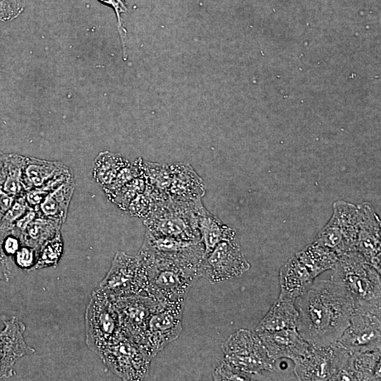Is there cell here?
<instances>
[{"label":"cell","instance_id":"4316f807","mask_svg":"<svg viewBox=\"0 0 381 381\" xmlns=\"http://www.w3.org/2000/svg\"><path fill=\"white\" fill-rule=\"evenodd\" d=\"M315 278L322 272L332 270L339 257L315 241L295 255Z\"/></svg>","mask_w":381,"mask_h":381},{"label":"cell","instance_id":"ffe728a7","mask_svg":"<svg viewBox=\"0 0 381 381\" xmlns=\"http://www.w3.org/2000/svg\"><path fill=\"white\" fill-rule=\"evenodd\" d=\"M380 349L350 353L331 380H380Z\"/></svg>","mask_w":381,"mask_h":381},{"label":"cell","instance_id":"d4e9b609","mask_svg":"<svg viewBox=\"0 0 381 381\" xmlns=\"http://www.w3.org/2000/svg\"><path fill=\"white\" fill-rule=\"evenodd\" d=\"M73 176L49 192L40 205L37 212L44 217L66 222L68 207L75 190Z\"/></svg>","mask_w":381,"mask_h":381},{"label":"cell","instance_id":"44dd1931","mask_svg":"<svg viewBox=\"0 0 381 381\" xmlns=\"http://www.w3.org/2000/svg\"><path fill=\"white\" fill-rule=\"evenodd\" d=\"M172 179L167 192L170 198L194 201L203 197L205 193L204 181L189 164H172Z\"/></svg>","mask_w":381,"mask_h":381},{"label":"cell","instance_id":"5b68a950","mask_svg":"<svg viewBox=\"0 0 381 381\" xmlns=\"http://www.w3.org/2000/svg\"><path fill=\"white\" fill-rule=\"evenodd\" d=\"M86 344L97 355L107 346L126 337L111 301L93 291L85 314Z\"/></svg>","mask_w":381,"mask_h":381},{"label":"cell","instance_id":"8992f818","mask_svg":"<svg viewBox=\"0 0 381 381\" xmlns=\"http://www.w3.org/2000/svg\"><path fill=\"white\" fill-rule=\"evenodd\" d=\"M137 256L141 260L179 264L196 271L199 276L204 247L200 240L183 241L157 236L146 229L143 243Z\"/></svg>","mask_w":381,"mask_h":381},{"label":"cell","instance_id":"f35d334b","mask_svg":"<svg viewBox=\"0 0 381 381\" xmlns=\"http://www.w3.org/2000/svg\"><path fill=\"white\" fill-rule=\"evenodd\" d=\"M5 158H6V155H4L0 151V183H1V178H2V180L4 179Z\"/></svg>","mask_w":381,"mask_h":381},{"label":"cell","instance_id":"7402d4cb","mask_svg":"<svg viewBox=\"0 0 381 381\" xmlns=\"http://www.w3.org/2000/svg\"><path fill=\"white\" fill-rule=\"evenodd\" d=\"M279 277L281 291L278 299L294 303L315 279L296 255L281 268Z\"/></svg>","mask_w":381,"mask_h":381},{"label":"cell","instance_id":"7a4b0ae2","mask_svg":"<svg viewBox=\"0 0 381 381\" xmlns=\"http://www.w3.org/2000/svg\"><path fill=\"white\" fill-rule=\"evenodd\" d=\"M331 279L351 301L353 313L381 312L380 273L357 250L339 257Z\"/></svg>","mask_w":381,"mask_h":381},{"label":"cell","instance_id":"4fadbf2b","mask_svg":"<svg viewBox=\"0 0 381 381\" xmlns=\"http://www.w3.org/2000/svg\"><path fill=\"white\" fill-rule=\"evenodd\" d=\"M349 353L336 343L327 346L310 345L306 353L294 362V373L300 380H331Z\"/></svg>","mask_w":381,"mask_h":381},{"label":"cell","instance_id":"f546056e","mask_svg":"<svg viewBox=\"0 0 381 381\" xmlns=\"http://www.w3.org/2000/svg\"><path fill=\"white\" fill-rule=\"evenodd\" d=\"M64 241L61 231L45 241L37 251V260L32 270L56 267L64 253Z\"/></svg>","mask_w":381,"mask_h":381},{"label":"cell","instance_id":"ac0fdd59","mask_svg":"<svg viewBox=\"0 0 381 381\" xmlns=\"http://www.w3.org/2000/svg\"><path fill=\"white\" fill-rule=\"evenodd\" d=\"M73 176L71 169L61 162L47 161L32 157L25 158L23 181L26 191L32 188H42L50 192Z\"/></svg>","mask_w":381,"mask_h":381},{"label":"cell","instance_id":"836d02e7","mask_svg":"<svg viewBox=\"0 0 381 381\" xmlns=\"http://www.w3.org/2000/svg\"><path fill=\"white\" fill-rule=\"evenodd\" d=\"M25 0H0V21L11 20L23 11Z\"/></svg>","mask_w":381,"mask_h":381},{"label":"cell","instance_id":"8d00e7d4","mask_svg":"<svg viewBox=\"0 0 381 381\" xmlns=\"http://www.w3.org/2000/svg\"><path fill=\"white\" fill-rule=\"evenodd\" d=\"M22 246L21 241L17 235L13 233L7 234L1 241V248L4 254L13 258Z\"/></svg>","mask_w":381,"mask_h":381},{"label":"cell","instance_id":"d6986e66","mask_svg":"<svg viewBox=\"0 0 381 381\" xmlns=\"http://www.w3.org/2000/svg\"><path fill=\"white\" fill-rule=\"evenodd\" d=\"M257 335L270 358L274 361L281 358H287L295 362L306 353L310 345L301 337L296 328Z\"/></svg>","mask_w":381,"mask_h":381},{"label":"cell","instance_id":"6da1fadb","mask_svg":"<svg viewBox=\"0 0 381 381\" xmlns=\"http://www.w3.org/2000/svg\"><path fill=\"white\" fill-rule=\"evenodd\" d=\"M294 305L298 311L296 329L313 346L337 343L353 313L351 301L331 279L314 280Z\"/></svg>","mask_w":381,"mask_h":381},{"label":"cell","instance_id":"5bb4252c","mask_svg":"<svg viewBox=\"0 0 381 381\" xmlns=\"http://www.w3.org/2000/svg\"><path fill=\"white\" fill-rule=\"evenodd\" d=\"M380 313H353L349 327L336 344L350 353L381 349Z\"/></svg>","mask_w":381,"mask_h":381},{"label":"cell","instance_id":"74e56055","mask_svg":"<svg viewBox=\"0 0 381 381\" xmlns=\"http://www.w3.org/2000/svg\"><path fill=\"white\" fill-rule=\"evenodd\" d=\"M13 265L12 258L4 254L0 241V281L8 282L9 280Z\"/></svg>","mask_w":381,"mask_h":381},{"label":"cell","instance_id":"cb8c5ba5","mask_svg":"<svg viewBox=\"0 0 381 381\" xmlns=\"http://www.w3.org/2000/svg\"><path fill=\"white\" fill-rule=\"evenodd\" d=\"M298 311L294 302L277 299L257 326L256 334L296 329Z\"/></svg>","mask_w":381,"mask_h":381},{"label":"cell","instance_id":"277c9868","mask_svg":"<svg viewBox=\"0 0 381 381\" xmlns=\"http://www.w3.org/2000/svg\"><path fill=\"white\" fill-rule=\"evenodd\" d=\"M138 260L145 275V295L161 305L184 303L193 282L199 277L195 270L179 264Z\"/></svg>","mask_w":381,"mask_h":381},{"label":"cell","instance_id":"2e32d148","mask_svg":"<svg viewBox=\"0 0 381 381\" xmlns=\"http://www.w3.org/2000/svg\"><path fill=\"white\" fill-rule=\"evenodd\" d=\"M0 330V379L13 377L16 362L26 355L35 352L24 338L25 324L16 317L4 321Z\"/></svg>","mask_w":381,"mask_h":381},{"label":"cell","instance_id":"1f68e13d","mask_svg":"<svg viewBox=\"0 0 381 381\" xmlns=\"http://www.w3.org/2000/svg\"><path fill=\"white\" fill-rule=\"evenodd\" d=\"M214 380H251L255 375L246 373L226 360L219 363L212 373Z\"/></svg>","mask_w":381,"mask_h":381},{"label":"cell","instance_id":"9a60e30c","mask_svg":"<svg viewBox=\"0 0 381 381\" xmlns=\"http://www.w3.org/2000/svg\"><path fill=\"white\" fill-rule=\"evenodd\" d=\"M110 300L119 313L126 336L140 346L148 319L159 303L145 295H135Z\"/></svg>","mask_w":381,"mask_h":381},{"label":"cell","instance_id":"3957f363","mask_svg":"<svg viewBox=\"0 0 381 381\" xmlns=\"http://www.w3.org/2000/svg\"><path fill=\"white\" fill-rule=\"evenodd\" d=\"M200 200L180 201L169 197L157 200L143 218L150 233L183 241H199L198 214L203 207Z\"/></svg>","mask_w":381,"mask_h":381},{"label":"cell","instance_id":"f1b7e54d","mask_svg":"<svg viewBox=\"0 0 381 381\" xmlns=\"http://www.w3.org/2000/svg\"><path fill=\"white\" fill-rule=\"evenodd\" d=\"M172 173V164L143 160V174L147 185L161 194L168 196Z\"/></svg>","mask_w":381,"mask_h":381},{"label":"cell","instance_id":"30bf717a","mask_svg":"<svg viewBox=\"0 0 381 381\" xmlns=\"http://www.w3.org/2000/svg\"><path fill=\"white\" fill-rule=\"evenodd\" d=\"M237 237L219 242L204 256L199 277L214 284L243 275L250 269Z\"/></svg>","mask_w":381,"mask_h":381},{"label":"cell","instance_id":"7c38bea8","mask_svg":"<svg viewBox=\"0 0 381 381\" xmlns=\"http://www.w3.org/2000/svg\"><path fill=\"white\" fill-rule=\"evenodd\" d=\"M184 303L159 304L151 313L140 347L151 357L175 340L182 331Z\"/></svg>","mask_w":381,"mask_h":381},{"label":"cell","instance_id":"d590c367","mask_svg":"<svg viewBox=\"0 0 381 381\" xmlns=\"http://www.w3.org/2000/svg\"><path fill=\"white\" fill-rule=\"evenodd\" d=\"M49 193L42 188H32L25 192L24 198L30 208L37 210Z\"/></svg>","mask_w":381,"mask_h":381},{"label":"cell","instance_id":"603a6c76","mask_svg":"<svg viewBox=\"0 0 381 381\" xmlns=\"http://www.w3.org/2000/svg\"><path fill=\"white\" fill-rule=\"evenodd\" d=\"M200 240L204 247V256L221 241L237 237L234 229L222 223L203 206L198 217Z\"/></svg>","mask_w":381,"mask_h":381},{"label":"cell","instance_id":"d6a6232c","mask_svg":"<svg viewBox=\"0 0 381 381\" xmlns=\"http://www.w3.org/2000/svg\"><path fill=\"white\" fill-rule=\"evenodd\" d=\"M37 249L22 245L12 259L17 267L22 270H32L37 260Z\"/></svg>","mask_w":381,"mask_h":381},{"label":"cell","instance_id":"484cf974","mask_svg":"<svg viewBox=\"0 0 381 381\" xmlns=\"http://www.w3.org/2000/svg\"><path fill=\"white\" fill-rule=\"evenodd\" d=\"M62 224L60 221L41 215L37 212L36 217L20 234L22 245L31 246L37 250L45 241L61 231Z\"/></svg>","mask_w":381,"mask_h":381},{"label":"cell","instance_id":"e575fe53","mask_svg":"<svg viewBox=\"0 0 381 381\" xmlns=\"http://www.w3.org/2000/svg\"><path fill=\"white\" fill-rule=\"evenodd\" d=\"M103 4H105L111 8L115 12L117 18V28L119 30V35L121 37L123 54H125V37L126 30L123 26L121 14L126 13L128 11V8L126 4V0H98Z\"/></svg>","mask_w":381,"mask_h":381},{"label":"cell","instance_id":"e0dca14e","mask_svg":"<svg viewBox=\"0 0 381 381\" xmlns=\"http://www.w3.org/2000/svg\"><path fill=\"white\" fill-rule=\"evenodd\" d=\"M359 229L356 250L378 272L381 270L380 220L373 206L367 202L357 205Z\"/></svg>","mask_w":381,"mask_h":381},{"label":"cell","instance_id":"83f0119b","mask_svg":"<svg viewBox=\"0 0 381 381\" xmlns=\"http://www.w3.org/2000/svg\"><path fill=\"white\" fill-rule=\"evenodd\" d=\"M128 160L121 155L104 151L99 152L92 164V176L103 189L108 188L115 180L119 171Z\"/></svg>","mask_w":381,"mask_h":381},{"label":"cell","instance_id":"8fae6325","mask_svg":"<svg viewBox=\"0 0 381 381\" xmlns=\"http://www.w3.org/2000/svg\"><path fill=\"white\" fill-rule=\"evenodd\" d=\"M105 365L123 380H141L147 375L151 357L135 342L124 337L98 355Z\"/></svg>","mask_w":381,"mask_h":381},{"label":"cell","instance_id":"ba28073f","mask_svg":"<svg viewBox=\"0 0 381 381\" xmlns=\"http://www.w3.org/2000/svg\"><path fill=\"white\" fill-rule=\"evenodd\" d=\"M145 272L138 257L119 251L114 255L109 272L95 291L109 299H115L145 295Z\"/></svg>","mask_w":381,"mask_h":381},{"label":"cell","instance_id":"9c48e42d","mask_svg":"<svg viewBox=\"0 0 381 381\" xmlns=\"http://www.w3.org/2000/svg\"><path fill=\"white\" fill-rule=\"evenodd\" d=\"M224 360L241 370L257 375L273 370L274 361L270 358L255 332L240 329L222 345Z\"/></svg>","mask_w":381,"mask_h":381},{"label":"cell","instance_id":"4dcf8cb0","mask_svg":"<svg viewBox=\"0 0 381 381\" xmlns=\"http://www.w3.org/2000/svg\"><path fill=\"white\" fill-rule=\"evenodd\" d=\"M147 183L143 176H138L108 197L119 208L126 210L130 202L140 193L145 191Z\"/></svg>","mask_w":381,"mask_h":381},{"label":"cell","instance_id":"52a82bcc","mask_svg":"<svg viewBox=\"0 0 381 381\" xmlns=\"http://www.w3.org/2000/svg\"><path fill=\"white\" fill-rule=\"evenodd\" d=\"M359 229L357 205L343 200L333 204V212L315 241L338 257L356 250Z\"/></svg>","mask_w":381,"mask_h":381}]
</instances>
